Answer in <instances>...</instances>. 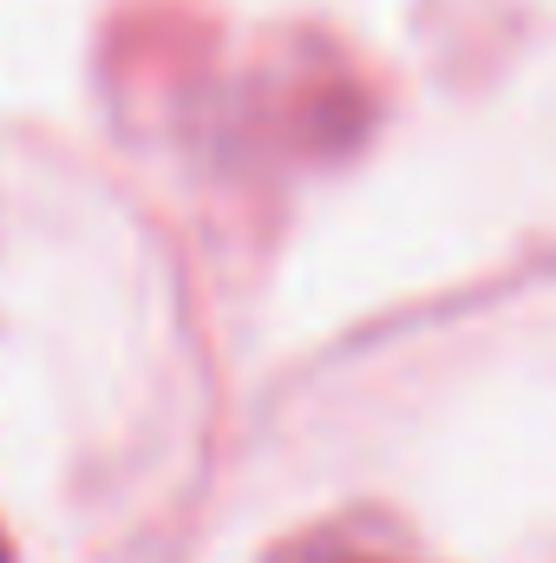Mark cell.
<instances>
[{
	"label": "cell",
	"mask_w": 556,
	"mask_h": 563,
	"mask_svg": "<svg viewBox=\"0 0 556 563\" xmlns=\"http://www.w3.org/2000/svg\"><path fill=\"white\" fill-rule=\"evenodd\" d=\"M281 563H393V558H374L360 544H308V551H294V558H281Z\"/></svg>",
	"instance_id": "1"
},
{
	"label": "cell",
	"mask_w": 556,
	"mask_h": 563,
	"mask_svg": "<svg viewBox=\"0 0 556 563\" xmlns=\"http://www.w3.org/2000/svg\"><path fill=\"white\" fill-rule=\"evenodd\" d=\"M0 563H13V558H7V538H0Z\"/></svg>",
	"instance_id": "2"
}]
</instances>
